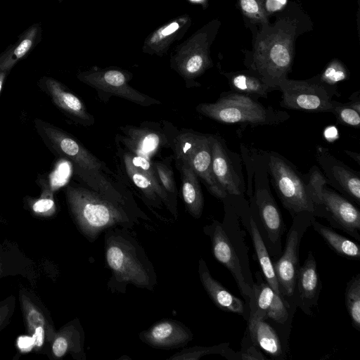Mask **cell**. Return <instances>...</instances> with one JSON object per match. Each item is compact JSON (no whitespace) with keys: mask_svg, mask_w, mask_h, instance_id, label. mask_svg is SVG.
I'll use <instances>...</instances> for the list:
<instances>
[{"mask_svg":"<svg viewBox=\"0 0 360 360\" xmlns=\"http://www.w3.org/2000/svg\"><path fill=\"white\" fill-rule=\"evenodd\" d=\"M34 125L49 150L70 162L75 175L82 185L147 217L119 177L75 137L41 119L35 118Z\"/></svg>","mask_w":360,"mask_h":360,"instance_id":"1","label":"cell"},{"mask_svg":"<svg viewBox=\"0 0 360 360\" xmlns=\"http://www.w3.org/2000/svg\"><path fill=\"white\" fill-rule=\"evenodd\" d=\"M65 196L74 223L90 242L108 229L116 227L131 229L139 223V219H150L84 185L68 184Z\"/></svg>","mask_w":360,"mask_h":360,"instance_id":"2","label":"cell"},{"mask_svg":"<svg viewBox=\"0 0 360 360\" xmlns=\"http://www.w3.org/2000/svg\"><path fill=\"white\" fill-rule=\"evenodd\" d=\"M105 257L111 271L108 286L122 291L128 284L153 290L157 276L143 248L129 229L116 227L105 234Z\"/></svg>","mask_w":360,"mask_h":360,"instance_id":"3","label":"cell"},{"mask_svg":"<svg viewBox=\"0 0 360 360\" xmlns=\"http://www.w3.org/2000/svg\"><path fill=\"white\" fill-rule=\"evenodd\" d=\"M203 232L210 239L214 257L231 273L248 305L255 281L250 267L248 248L234 207L226 205L223 221L213 220L203 227Z\"/></svg>","mask_w":360,"mask_h":360,"instance_id":"4","label":"cell"},{"mask_svg":"<svg viewBox=\"0 0 360 360\" xmlns=\"http://www.w3.org/2000/svg\"><path fill=\"white\" fill-rule=\"evenodd\" d=\"M195 110L205 117L225 124H274L288 115L233 91L222 93L214 103H200Z\"/></svg>","mask_w":360,"mask_h":360,"instance_id":"5","label":"cell"},{"mask_svg":"<svg viewBox=\"0 0 360 360\" xmlns=\"http://www.w3.org/2000/svg\"><path fill=\"white\" fill-rule=\"evenodd\" d=\"M307 183L315 206L314 217L326 219L335 228L360 241V212L347 198L326 187L325 176L314 167Z\"/></svg>","mask_w":360,"mask_h":360,"instance_id":"6","label":"cell"},{"mask_svg":"<svg viewBox=\"0 0 360 360\" xmlns=\"http://www.w3.org/2000/svg\"><path fill=\"white\" fill-rule=\"evenodd\" d=\"M171 148L174 159L188 165L212 195L221 200L228 198L213 174L210 134L183 129L174 133Z\"/></svg>","mask_w":360,"mask_h":360,"instance_id":"7","label":"cell"},{"mask_svg":"<svg viewBox=\"0 0 360 360\" xmlns=\"http://www.w3.org/2000/svg\"><path fill=\"white\" fill-rule=\"evenodd\" d=\"M268 166L277 195L292 218L302 212H309L314 217L315 206L307 178L278 153L270 155Z\"/></svg>","mask_w":360,"mask_h":360,"instance_id":"8","label":"cell"},{"mask_svg":"<svg viewBox=\"0 0 360 360\" xmlns=\"http://www.w3.org/2000/svg\"><path fill=\"white\" fill-rule=\"evenodd\" d=\"M132 77L130 72L117 68L94 67L77 75L81 82L96 91L100 100L104 103L115 96L145 107L161 104L156 98L130 86L129 82Z\"/></svg>","mask_w":360,"mask_h":360,"instance_id":"9","label":"cell"},{"mask_svg":"<svg viewBox=\"0 0 360 360\" xmlns=\"http://www.w3.org/2000/svg\"><path fill=\"white\" fill-rule=\"evenodd\" d=\"M282 93L281 107L304 112H331L333 97L339 96L336 86L321 81L285 79L278 86Z\"/></svg>","mask_w":360,"mask_h":360,"instance_id":"10","label":"cell"},{"mask_svg":"<svg viewBox=\"0 0 360 360\" xmlns=\"http://www.w3.org/2000/svg\"><path fill=\"white\" fill-rule=\"evenodd\" d=\"M314 217H315L309 212H302L292 218V223L288 231L282 254L273 262L280 294L288 302L293 304H295L292 301V295L300 268V245Z\"/></svg>","mask_w":360,"mask_h":360,"instance_id":"11","label":"cell"},{"mask_svg":"<svg viewBox=\"0 0 360 360\" xmlns=\"http://www.w3.org/2000/svg\"><path fill=\"white\" fill-rule=\"evenodd\" d=\"M253 203L250 207L268 252L273 259L282 254V237L285 226L282 214L271 192L257 187Z\"/></svg>","mask_w":360,"mask_h":360,"instance_id":"12","label":"cell"},{"mask_svg":"<svg viewBox=\"0 0 360 360\" xmlns=\"http://www.w3.org/2000/svg\"><path fill=\"white\" fill-rule=\"evenodd\" d=\"M207 45L208 34L202 29L179 44L171 53L170 68L183 78L187 87L198 86L195 79L210 65Z\"/></svg>","mask_w":360,"mask_h":360,"instance_id":"13","label":"cell"},{"mask_svg":"<svg viewBox=\"0 0 360 360\" xmlns=\"http://www.w3.org/2000/svg\"><path fill=\"white\" fill-rule=\"evenodd\" d=\"M18 300L27 333L34 349L42 352L49 348L56 334L51 314L40 299L30 289L21 286Z\"/></svg>","mask_w":360,"mask_h":360,"instance_id":"14","label":"cell"},{"mask_svg":"<svg viewBox=\"0 0 360 360\" xmlns=\"http://www.w3.org/2000/svg\"><path fill=\"white\" fill-rule=\"evenodd\" d=\"M172 127H162L155 122H144L139 126L120 127L118 141L127 151L150 160L163 148H171L174 134Z\"/></svg>","mask_w":360,"mask_h":360,"instance_id":"15","label":"cell"},{"mask_svg":"<svg viewBox=\"0 0 360 360\" xmlns=\"http://www.w3.org/2000/svg\"><path fill=\"white\" fill-rule=\"evenodd\" d=\"M247 322V330L255 345L274 359H287L291 330L252 316H248Z\"/></svg>","mask_w":360,"mask_h":360,"instance_id":"16","label":"cell"},{"mask_svg":"<svg viewBox=\"0 0 360 360\" xmlns=\"http://www.w3.org/2000/svg\"><path fill=\"white\" fill-rule=\"evenodd\" d=\"M316 158L325 172L327 184L351 202L360 205L359 174L337 160L326 148H321Z\"/></svg>","mask_w":360,"mask_h":360,"instance_id":"17","label":"cell"},{"mask_svg":"<svg viewBox=\"0 0 360 360\" xmlns=\"http://www.w3.org/2000/svg\"><path fill=\"white\" fill-rule=\"evenodd\" d=\"M39 88L51 98L53 103L75 122L84 127L95 123L94 117L88 111L82 101L58 80L47 76L38 82Z\"/></svg>","mask_w":360,"mask_h":360,"instance_id":"18","label":"cell"},{"mask_svg":"<svg viewBox=\"0 0 360 360\" xmlns=\"http://www.w3.org/2000/svg\"><path fill=\"white\" fill-rule=\"evenodd\" d=\"M212 154V167L214 176L229 195H241L244 182L241 172L237 170L234 160L223 140L210 134Z\"/></svg>","mask_w":360,"mask_h":360,"instance_id":"19","label":"cell"},{"mask_svg":"<svg viewBox=\"0 0 360 360\" xmlns=\"http://www.w3.org/2000/svg\"><path fill=\"white\" fill-rule=\"evenodd\" d=\"M322 283L317 271V263L311 251L302 266L295 280L292 301L306 315L313 314L312 308L317 306Z\"/></svg>","mask_w":360,"mask_h":360,"instance_id":"20","label":"cell"},{"mask_svg":"<svg viewBox=\"0 0 360 360\" xmlns=\"http://www.w3.org/2000/svg\"><path fill=\"white\" fill-rule=\"evenodd\" d=\"M139 338L152 347L172 349L186 345L193 340V334L179 321L163 319L142 331Z\"/></svg>","mask_w":360,"mask_h":360,"instance_id":"21","label":"cell"},{"mask_svg":"<svg viewBox=\"0 0 360 360\" xmlns=\"http://www.w3.org/2000/svg\"><path fill=\"white\" fill-rule=\"evenodd\" d=\"M120 158L122 169L131 184L143 195L147 205L154 209H162L165 206L174 219L178 217L171 202L160 184L155 182L142 170L135 167L120 149Z\"/></svg>","mask_w":360,"mask_h":360,"instance_id":"22","label":"cell"},{"mask_svg":"<svg viewBox=\"0 0 360 360\" xmlns=\"http://www.w3.org/2000/svg\"><path fill=\"white\" fill-rule=\"evenodd\" d=\"M232 205L240 218V223L250 235L264 278L277 294L281 295L271 257L250 207Z\"/></svg>","mask_w":360,"mask_h":360,"instance_id":"23","label":"cell"},{"mask_svg":"<svg viewBox=\"0 0 360 360\" xmlns=\"http://www.w3.org/2000/svg\"><path fill=\"white\" fill-rule=\"evenodd\" d=\"M198 271L202 287L212 302L219 309L241 315L247 321L249 316L248 305L213 278L206 262L202 258L198 261Z\"/></svg>","mask_w":360,"mask_h":360,"instance_id":"24","label":"cell"},{"mask_svg":"<svg viewBox=\"0 0 360 360\" xmlns=\"http://www.w3.org/2000/svg\"><path fill=\"white\" fill-rule=\"evenodd\" d=\"M191 25V19L188 14L171 20L147 36L142 51L151 56H164L174 42L184 37Z\"/></svg>","mask_w":360,"mask_h":360,"instance_id":"25","label":"cell"},{"mask_svg":"<svg viewBox=\"0 0 360 360\" xmlns=\"http://www.w3.org/2000/svg\"><path fill=\"white\" fill-rule=\"evenodd\" d=\"M8 276H21L34 287L39 279L34 262L25 256L13 242H0V280Z\"/></svg>","mask_w":360,"mask_h":360,"instance_id":"26","label":"cell"},{"mask_svg":"<svg viewBox=\"0 0 360 360\" xmlns=\"http://www.w3.org/2000/svg\"><path fill=\"white\" fill-rule=\"evenodd\" d=\"M84 340L82 327L77 319H74L57 330L50 346L51 356L60 359L70 354L75 359H84Z\"/></svg>","mask_w":360,"mask_h":360,"instance_id":"27","label":"cell"},{"mask_svg":"<svg viewBox=\"0 0 360 360\" xmlns=\"http://www.w3.org/2000/svg\"><path fill=\"white\" fill-rule=\"evenodd\" d=\"M41 24L37 22L27 28L17 39L0 53V71L10 72L40 41Z\"/></svg>","mask_w":360,"mask_h":360,"instance_id":"28","label":"cell"},{"mask_svg":"<svg viewBox=\"0 0 360 360\" xmlns=\"http://www.w3.org/2000/svg\"><path fill=\"white\" fill-rule=\"evenodd\" d=\"M175 160L181 181V194L186 208L195 219H199L204 207V198L199 178L186 162Z\"/></svg>","mask_w":360,"mask_h":360,"instance_id":"29","label":"cell"},{"mask_svg":"<svg viewBox=\"0 0 360 360\" xmlns=\"http://www.w3.org/2000/svg\"><path fill=\"white\" fill-rule=\"evenodd\" d=\"M311 226L338 255L347 259H360V248L357 243L319 223L315 217L311 219Z\"/></svg>","mask_w":360,"mask_h":360,"instance_id":"30","label":"cell"},{"mask_svg":"<svg viewBox=\"0 0 360 360\" xmlns=\"http://www.w3.org/2000/svg\"><path fill=\"white\" fill-rule=\"evenodd\" d=\"M39 185L41 190L40 196L37 198H29L27 200L28 209L34 217L51 218L57 212L53 189L49 181L44 178H39Z\"/></svg>","mask_w":360,"mask_h":360,"instance_id":"31","label":"cell"},{"mask_svg":"<svg viewBox=\"0 0 360 360\" xmlns=\"http://www.w3.org/2000/svg\"><path fill=\"white\" fill-rule=\"evenodd\" d=\"M229 84L232 91L257 100L261 97L267 98L268 94L273 91L259 77L243 73L230 77Z\"/></svg>","mask_w":360,"mask_h":360,"instance_id":"32","label":"cell"},{"mask_svg":"<svg viewBox=\"0 0 360 360\" xmlns=\"http://www.w3.org/2000/svg\"><path fill=\"white\" fill-rule=\"evenodd\" d=\"M174 156H169L162 160L153 161L160 184L167 193L174 210H177V188L174 180L172 162Z\"/></svg>","mask_w":360,"mask_h":360,"instance_id":"33","label":"cell"},{"mask_svg":"<svg viewBox=\"0 0 360 360\" xmlns=\"http://www.w3.org/2000/svg\"><path fill=\"white\" fill-rule=\"evenodd\" d=\"M345 306L352 325L357 331H360V273L354 276L346 285Z\"/></svg>","mask_w":360,"mask_h":360,"instance_id":"34","label":"cell"},{"mask_svg":"<svg viewBox=\"0 0 360 360\" xmlns=\"http://www.w3.org/2000/svg\"><path fill=\"white\" fill-rule=\"evenodd\" d=\"M221 356L229 360H264L267 359L261 350L252 343L247 329L241 342V349L234 352L228 347Z\"/></svg>","mask_w":360,"mask_h":360,"instance_id":"35","label":"cell"},{"mask_svg":"<svg viewBox=\"0 0 360 360\" xmlns=\"http://www.w3.org/2000/svg\"><path fill=\"white\" fill-rule=\"evenodd\" d=\"M229 347V342H224L210 347L195 346L181 350L167 359L169 360H198L209 354L222 355L224 350Z\"/></svg>","mask_w":360,"mask_h":360,"instance_id":"36","label":"cell"},{"mask_svg":"<svg viewBox=\"0 0 360 360\" xmlns=\"http://www.w3.org/2000/svg\"><path fill=\"white\" fill-rule=\"evenodd\" d=\"M341 124L358 128L360 124V112L352 108L348 103H342L333 101L331 112Z\"/></svg>","mask_w":360,"mask_h":360,"instance_id":"37","label":"cell"},{"mask_svg":"<svg viewBox=\"0 0 360 360\" xmlns=\"http://www.w3.org/2000/svg\"><path fill=\"white\" fill-rule=\"evenodd\" d=\"M16 300L10 295L0 301V332L10 323L15 308Z\"/></svg>","mask_w":360,"mask_h":360,"instance_id":"38","label":"cell"},{"mask_svg":"<svg viewBox=\"0 0 360 360\" xmlns=\"http://www.w3.org/2000/svg\"><path fill=\"white\" fill-rule=\"evenodd\" d=\"M346 78L347 75L344 70L332 65L326 69L321 80L327 84L335 86V83L345 80Z\"/></svg>","mask_w":360,"mask_h":360,"instance_id":"39","label":"cell"},{"mask_svg":"<svg viewBox=\"0 0 360 360\" xmlns=\"http://www.w3.org/2000/svg\"><path fill=\"white\" fill-rule=\"evenodd\" d=\"M240 5L243 11L250 14H256L259 7L255 0H240Z\"/></svg>","mask_w":360,"mask_h":360,"instance_id":"40","label":"cell"},{"mask_svg":"<svg viewBox=\"0 0 360 360\" xmlns=\"http://www.w3.org/2000/svg\"><path fill=\"white\" fill-rule=\"evenodd\" d=\"M285 3L286 0H267L266 7L269 11H274L280 9Z\"/></svg>","mask_w":360,"mask_h":360,"instance_id":"41","label":"cell"},{"mask_svg":"<svg viewBox=\"0 0 360 360\" xmlns=\"http://www.w3.org/2000/svg\"><path fill=\"white\" fill-rule=\"evenodd\" d=\"M10 72L8 71H0V94L3 87V85L5 82V80L7 77V75H8Z\"/></svg>","mask_w":360,"mask_h":360,"instance_id":"42","label":"cell"},{"mask_svg":"<svg viewBox=\"0 0 360 360\" xmlns=\"http://www.w3.org/2000/svg\"><path fill=\"white\" fill-rule=\"evenodd\" d=\"M345 152H346L347 154H349V155H350L351 157H352V158L354 159V160H356V161L358 162V164H360V162H359V160H358V159H356V156H359V154H357V153H352V152H350V151H345Z\"/></svg>","mask_w":360,"mask_h":360,"instance_id":"43","label":"cell"},{"mask_svg":"<svg viewBox=\"0 0 360 360\" xmlns=\"http://www.w3.org/2000/svg\"><path fill=\"white\" fill-rule=\"evenodd\" d=\"M191 1H200L201 0H191Z\"/></svg>","mask_w":360,"mask_h":360,"instance_id":"44","label":"cell"},{"mask_svg":"<svg viewBox=\"0 0 360 360\" xmlns=\"http://www.w3.org/2000/svg\"><path fill=\"white\" fill-rule=\"evenodd\" d=\"M58 1H59V2H61L63 0H58Z\"/></svg>","mask_w":360,"mask_h":360,"instance_id":"45","label":"cell"}]
</instances>
